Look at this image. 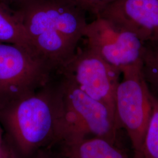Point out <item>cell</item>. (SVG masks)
Segmentation results:
<instances>
[{"instance_id": "cell-6", "label": "cell", "mask_w": 158, "mask_h": 158, "mask_svg": "<svg viewBox=\"0 0 158 158\" xmlns=\"http://www.w3.org/2000/svg\"><path fill=\"white\" fill-rule=\"evenodd\" d=\"M58 74L72 80L88 96L106 106L115 116V96L122 73L96 52L86 46L78 48Z\"/></svg>"}, {"instance_id": "cell-13", "label": "cell", "mask_w": 158, "mask_h": 158, "mask_svg": "<svg viewBox=\"0 0 158 158\" xmlns=\"http://www.w3.org/2000/svg\"><path fill=\"white\" fill-rule=\"evenodd\" d=\"M87 14L97 17L108 5L116 0H73Z\"/></svg>"}, {"instance_id": "cell-18", "label": "cell", "mask_w": 158, "mask_h": 158, "mask_svg": "<svg viewBox=\"0 0 158 158\" xmlns=\"http://www.w3.org/2000/svg\"></svg>"}, {"instance_id": "cell-12", "label": "cell", "mask_w": 158, "mask_h": 158, "mask_svg": "<svg viewBox=\"0 0 158 158\" xmlns=\"http://www.w3.org/2000/svg\"><path fill=\"white\" fill-rule=\"evenodd\" d=\"M142 72L148 86L158 93V42L145 43Z\"/></svg>"}, {"instance_id": "cell-3", "label": "cell", "mask_w": 158, "mask_h": 158, "mask_svg": "<svg viewBox=\"0 0 158 158\" xmlns=\"http://www.w3.org/2000/svg\"><path fill=\"white\" fill-rule=\"evenodd\" d=\"M58 77L62 100V141L73 137L94 136L120 145L121 129L109 108L85 94L70 79L62 74Z\"/></svg>"}, {"instance_id": "cell-17", "label": "cell", "mask_w": 158, "mask_h": 158, "mask_svg": "<svg viewBox=\"0 0 158 158\" xmlns=\"http://www.w3.org/2000/svg\"><path fill=\"white\" fill-rule=\"evenodd\" d=\"M4 130L2 127V125L0 123V158H1L2 153L3 150V146L4 143Z\"/></svg>"}, {"instance_id": "cell-11", "label": "cell", "mask_w": 158, "mask_h": 158, "mask_svg": "<svg viewBox=\"0 0 158 158\" xmlns=\"http://www.w3.org/2000/svg\"><path fill=\"white\" fill-rule=\"evenodd\" d=\"M152 103V113L143 139L141 158H158V97L153 93Z\"/></svg>"}, {"instance_id": "cell-8", "label": "cell", "mask_w": 158, "mask_h": 158, "mask_svg": "<svg viewBox=\"0 0 158 158\" xmlns=\"http://www.w3.org/2000/svg\"><path fill=\"white\" fill-rule=\"evenodd\" d=\"M97 17L128 30L144 43L158 42V0H116Z\"/></svg>"}, {"instance_id": "cell-10", "label": "cell", "mask_w": 158, "mask_h": 158, "mask_svg": "<svg viewBox=\"0 0 158 158\" xmlns=\"http://www.w3.org/2000/svg\"><path fill=\"white\" fill-rule=\"evenodd\" d=\"M0 43L23 46L36 53L23 23L15 13L1 3H0Z\"/></svg>"}, {"instance_id": "cell-2", "label": "cell", "mask_w": 158, "mask_h": 158, "mask_svg": "<svg viewBox=\"0 0 158 158\" xmlns=\"http://www.w3.org/2000/svg\"><path fill=\"white\" fill-rule=\"evenodd\" d=\"M13 11L38 55L59 73L84 36L86 13L73 0H28Z\"/></svg>"}, {"instance_id": "cell-16", "label": "cell", "mask_w": 158, "mask_h": 158, "mask_svg": "<svg viewBox=\"0 0 158 158\" xmlns=\"http://www.w3.org/2000/svg\"><path fill=\"white\" fill-rule=\"evenodd\" d=\"M28 0H0V3L14 10L18 6L21 5Z\"/></svg>"}, {"instance_id": "cell-5", "label": "cell", "mask_w": 158, "mask_h": 158, "mask_svg": "<svg viewBox=\"0 0 158 158\" xmlns=\"http://www.w3.org/2000/svg\"><path fill=\"white\" fill-rule=\"evenodd\" d=\"M115 96V116L129 138L134 158H141L144 135L152 113V91L142 72V63L125 69Z\"/></svg>"}, {"instance_id": "cell-14", "label": "cell", "mask_w": 158, "mask_h": 158, "mask_svg": "<svg viewBox=\"0 0 158 158\" xmlns=\"http://www.w3.org/2000/svg\"><path fill=\"white\" fill-rule=\"evenodd\" d=\"M1 158H21L10 143L6 141L5 138Z\"/></svg>"}, {"instance_id": "cell-9", "label": "cell", "mask_w": 158, "mask_h": 158, "mask_svg": "<svg viewBox=\"0 0 158 158\" xmlns=\"http://www.w3.org/2000/svg\"><path fill=\"white\" fill-rule=\"evenodd\" d=\"M55 148L63 158H131L120 145L94 136L66 139Z\"/></svg>"}, {"instance_id": "cell-1", "label": "cell", "mask_w": 158, "mask_h": 158, "mask_svg": "<svg viewBox=\"0 0 158 158\" xmlns=\"http://www.w3.org/2000/svg\"><path fill=\"white\" fill-rule=\"evenodd\" d=\"M4 138L21 158H34L63 139L62 100L58 75L38 90L0 109Z\"/></svg>"}, {"instance_id": "cell-15", "label": "cell", "mask_w": 158, "mask_h": 158, "mask_svg": "<svg viewBox=\"0 0 158 158\" xmlns=\"http://www.w3.org/2000/svg\"><path fill=\"white\" fill-rule=\"evenodd\" d=\"M34 158H62L60 154L54 151V148L42 149L36 154Z\"/></svg>"}, {"instance_id": "cell-7", "label": "cell", "mask_w": 158, "mask_h": 158, "mask_svg": "<svg viewBox=\"0 0 158 158\" xmlns=\"http://www.w3.org/2000/svg\"><path fill=\"white\" fill-rule=\"evenodd\" d=\"M86 46L121 73L142 63L145 43L136 35L101 17L88 23Z\"/></svg>"}, {"instance_id": "cell-4", "label": "cell", "mask_w": 158, "mask_h": 158, "mask_svg": "<svg viewBox=\"0 0 158 158\" xmlns=\"http://www.w3.org/2000/svg\"><path fill=\"white\" fill-rule=\"evenodd\" d=\"M56 74L35 52L0 43V109L38 90Z\"/></svg>"}]
</instances>
